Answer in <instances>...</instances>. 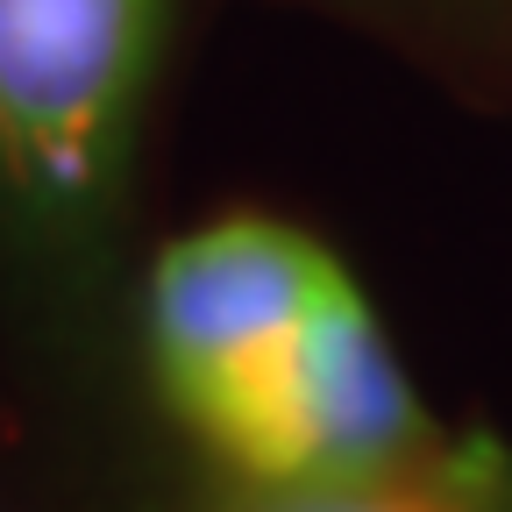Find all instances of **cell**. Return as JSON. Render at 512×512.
I'll use <instances>...</instances> for the list:
<instances>
[{"instance_id":"1","label":"cell","mask_w":512,"mask_h":512,"mask_svg":"<svg viewBox=\"0 0 512 512\" xmlns=\"http://www.w3.org/2000/svg\"><path fill=\"white\" fill-rule=\"evenodd\" d=\"M185 427L249 484H356L434 463V427L349 271L328 278L264 363L192 406Z\"/></svg>"},{"instance_id":"2","label":"cell","mask_w":512,"mask_h":512,"mask_svg":"<svg viewBox=\"0 0 512 512\" xmlns=\"http://www.w3.org/2000/svg\"><path fill=\"white\" fill-rule=\"evenodd\" d=\"M164 0H0V178L93 207L128 157Z\"/></svg>"},{"instance_id":"3","label":"cell","mask_w":512,"mask_h":512,"mask_svg":"<svg viewBox=\"0 0 512 512\" xmlns=\"http://www.w3.org/2000/svg\"><path fill=\"white\" fill-rule=\"evenodd\" d=\"M335 271L342 264L313 235L264 214H228L200 235H178L150 278V363L164 406L185 420L249 363H264Z\"/></svg>"},{"instance_id":"4","label":"cell","mask_w":512,"mask_h":512,"mask_svg":"<svg viewBox=\"0 0 512 512\" xmlns=\"http://www.w3.org/2000/svg\"><path fill=\"white\" fill-rule=\"evenodd\" d=\"M221 512H477V505L448 477V463H420L356 484H249V498Z\"/></svg>"},{"instance_id":"5","label":"cell","mask_w":512,"mask_h":512,"mask_svg":"<svg viewBox=\"0 0 512 512\" xmlns=\"http://www.w3.org/2000/svg\"><path fill=\"white\" fill-rule=\"evenodd\" d=\"M441 463H448V477L463 484V498L477 512H512V456H505L498 441L477 434V441H463L456 456H441Z\"/></svg>"},{"instance_id":"6","label":"cell","mask_w":512,"mask_h":512,"mask_svg":"<svg viewBox=\"0 0 512 512\" xmlns=\"http://www.w3.org/2000/svg\"><path fill=\"white\" fill-rule=\"evenodd\" d=\"M413 8H484V0H413Z\"/></svg>"}]
</instances>
